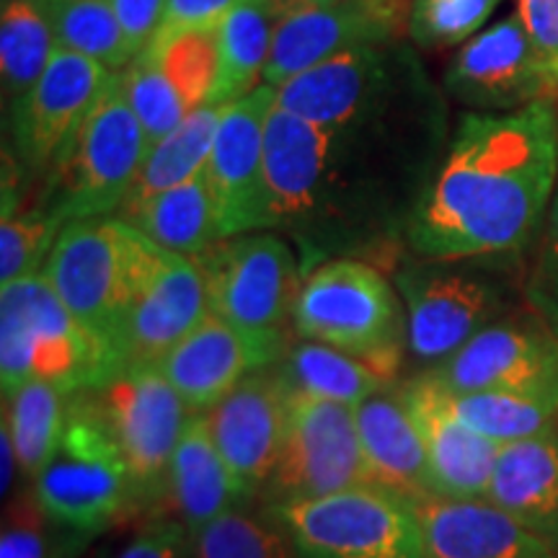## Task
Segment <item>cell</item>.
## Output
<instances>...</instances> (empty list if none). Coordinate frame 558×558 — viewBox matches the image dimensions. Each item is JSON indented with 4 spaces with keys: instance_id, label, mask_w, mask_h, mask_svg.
Listing matches in <instances>:
<instances>
[{
    "instance_id": "obj_13",
    "label": "cell",
    "mask_w": 558,
    "mask_h": 558,
    "mask_svg": "<svg viewBox=\"0 0 558 558\" xmlns=\"http://www.w3.org/2000/svg\"><path fill=\"white\" fill-rule=\"evenodd\" d=\"M450 264L424 262L396 271L407 311V349L429 369L497 324L501 311V288L494 279Z\"/></svg>"
},
{
    "instance_id": "obj_38",
    "label": "cell",
    "mask_w": 558,
    "mask_h": 558,
    "mask_svg": "<svg viewBox=\"0 0 558 558\" xmlns=\"http://www.w3.org/2000/svg\"><path fill=\"white\" fill-rule=\"evenodd\" d=\"M501 0H411L409 34L424 50H442L471 39Z\"/></svg>"
},
{
    "instance_id": "obj_28",
    "label": "cell",
    "mask_w": 558,
    "mask_h": 558,
    "mask_svg": "<svg viewBox=\"0 0 558 558\" xmlns=\"http://www.w3.org/2000/svg\"><path fill=\"white\" fill-rule=\"evenodd\" d=\"M222 111H226L222 104H202L184 117V122L169 137L160 140L156 148H150L143 166H140L130 197L124 199L117 215L143 205L145 199L156 197L160 192L184 184L194 173L205 169L209 153H213L215 135H218Z\"/></svg>"
},
{
    "instance_id": "obj_5",
    "label": "cell",
    "mask_w": 558,
    "mask_h": 558,
    "mask_svg": "<svg viewBox=\"0 0 558 558\" xmlns=\"http://www.w3.org/2000/svg\"><path fill=\"white\" fill-rule=\"evenodd\" d=\"M148 150V137L130 109L120 73H111L99 99L45 171L37 207L62 226L120 213Z\"/></svg>"
},
{
    "instance_id": "obj_15",
    "label": "cell",
    "mask_w": 558,
    "mask_h": 558,
    "mask_svg": "<svg viewBox=\"0 0 558 558\" xmlns=\"http://www.w3.org/2000/svg\"><path fill=\"white\" fill-rule=\"evenodd\" d=\"M445 90L476 111H518L558 99V78L541 60L520 13L465 41L445 73Z\"/></svg>"
},
{
    "instance_id": "obj_36",
    "label": "cell",
    "mask_w": 558,
    "mask_h": 558,
    "mask_svg": "<svg viewBox=\"0 0 558 558\" xmlns=\"http://www.w3.org/2000/svg\"><path fill=\"white\" fill-rule=\"evenodd\" d=\"M194 558H298L288 535L264 518H248L243 509L209 522L190 535Z\"/></svg>"
},
{
    "instance_id": "obj_30",
    "label": "cell",
    "mask_w": 558,
    "mask_h": 558,
    "mask_svg": "<svg viewBox=\"0 0 558 558\" xmlns=\"http://www.w3.org/2000/svg\"><path fill=\"white\" fill-rule=\"evenodd\" d=\"M68 399L65 390L41 380L3 396V422L11 429L21 473L32 484L60 448L68 424Z\"/></svg>"
},
{
    "instance_id": "obj_31",
    "label": "cell",
    "mask_w": 558,
    "mask_h": 558,
    "mask_svg": "<svg viewBox=\"0 0 558 558\" xmlns=\"http://www.w3.org/2000/svg\"><path fill=\"white\" fill-rule=\"evenodd\" d=\"M143 52L173 83L186 109L213 99L220 75L218 26H160Z\"/></svg>"
},
{
    "instance_id": "obj_14",
    "label": "cell",
    "mask_w": 558,
    "mask_h": 558,
    "mask_svg": "<svg viewBox=\"0 0 558 558\" xmlns=\"http://www.w3.org/2000/svg\"><path fill=\"white\" fill-rule=\"evenodd\" d=\"M275 88L262 83L241 101L228 104L205 166L218 215L220 241L269 230V190L264 166L267 120Z\"/></svg>"
},
{
    "instance_id": "obj_3",
    "label": "cell",
    "mask_w": 558,
    "mask_h": 558,
    "mask_svg": "<svg viewBox=\"0 0 558 558\" xmlns=\"http://www.w3.org/2000/svg\"><path fill=\"white\" fill-rule=\"evenodd\" d=\"M171 251L117 215L68 222L60 230L45 277L99 349L107 383L132 305L169 259Z\"/></svg>"
},
{
    "instance_id": "obj_40",
    "label": "cell",
    "mask_w": 558,
    "mask_h": 558,
    "mask_svg": "<svg viewBox=\"0 0 558 558\" xmlns=\"http://www.w3.org/2000/svg\"><path fill=\"white\" fill-rule=\"evenodd\" d=\"M47 518L37 499H13L5 509L3 533H0V558H52Z\"/></svg>"
},
{
    "instance_id": "obj_20",
    "label": "cell",
    "mask_w": 558,
    "mask_h": 558,
    "mask_svg": "<svg viewBox=\"0 0 558 558\" xmlns=\"http://www.w3.org/2000/svg\"><path fill=\"white\" fill-rule=\"evenodd\" d=\"M399 390L422 435L435 497L484 499L501 445L471 429L432 375L422 373Z\"/></svg>"
},
{
    "instance_id": "obj_23",
    "label": "cell",
    "mask_w": 558,
    "mask_h": 558,
    "mask_svg": "<svg viewBox=\"0 0 558 558\" xmlns=\"http://www.w3.org/2000/svg\"><path fill=\"white\" fill-rule=\"evenodd\" d=\"M373 484L411 501L435 497L422 435L401 390H380L354 409Z\"/></svg>"
},
{
    "instance_id": "obj_21",
    "label": "cell",
    "mask_w": 558,
    "mask_h": 558,
    "mask_svg": "<svg viewBox=\"0 0 558 558\" xmlns=\"http://www.w3.org/2000/svg\"><path fill=\"white\" fill-rule=\"evenodd\" d=\"M207 316L205 279L197 264L171 251L156 279L132 305L117 354V375L124 369L156 367Z\"/></svg>"
},
{
    "instance_id": "obj_37",
    "label": "cell",
    "mask_w": 558,
    "mask_h": 558,
    "mask_svg": "<svg viewBox=\"0 0 558 558\" xmlns=\"http://www.w3.org/2000/svg\"><path fill=\"white\" fill-rule=\"evenodd\" d=\"M65 228L41 207L13 209L0 222V288L45 271L60 230Z\"/></svg>"
},
{
    "instance_id": "obj_2",
    "label": "cell",
    "mask_w": 558,
    "mask_h": 558,
    "mask_svg": "<svg viewBox=\"0 0 558 558\" xmlns=\"http://www.w3.org/2000/svg\"><path fill=\"white\" fill-rule=\"evenodd\" d=\"M556 184V101L469 111L418 194L403 239L422 262L514 254L546 220Z\"/></svg>"
},
{
    "instance_id": "obj_12",
    "label": "cell",
    "mask_w": 558,
    "mask_h": 558,
    "mask_svg": "<svg viewBox=\"0 0 558 558\" xmlns=\"http://www.w3.org/2000/svg\"><path fill=\"white\" fill-rule=\"evenodd\" d=\"M277 13L264 83H282L360 45L401 39L407 0H271Z\"/></svg>"
},
{
    "instance_id": "obj_22",
    "label": "cell",
    "mask_w": 558,
    "mask_h": 558,
    "mask_svg": "<svg viewBox=\"0 0 558 558\" xmlns=\"http://www.w3.org/2000/svg\"><path fill=\"white\" fill-rule=\"evenodd\" d=\"M432 558H558V550L486 499L414 501Z\"/></svg>"
},
{
    "instance_id": "obj_4",
    "label": "cell",
    "mask_w": 558,
    "mask_h": 558,
    "mask_svg": "<svg viewBox=\"0 0 558 558\" xmlns=\"http://www.w3.org/2000/svg\"><path fill=\"white\" fill-rule=\"evenodd\" d=\"M292 329L300 339L352 354L388 380L407 354V311L396 288L354 256L329 259L305 275Z\"/></svg>"
},
{
    "instance_id": "obj_17",
    "label": "cell",
    "mask_w": 558,
    "mask_h": 558,
    "mask_svg": "<svg viewBox=\"0 0 558 558\" xmlns=\"http://www.w3.org/2000/svg\"><path fill=\"white\" fill-rule=\"evenodd\" d=\"M288 347L284 333L256 337L209 313L156 367L192 414H205L248 375L275 367Z\"/></svg>"
},
{
    "instance_id": "obj_33",
    "label": "cell",
    "mask_w": 558,
    "mask_h": 558,
    "mask_svg": "<svg viewBox=\"0 0 558 558\" xmlns=\"http://www.w3.org/2000/svg\"><path fill=\"white\" fill-rule=\"evenodd\" d=\"M58 50L52 26L37 0H3L0 16V70L5 99L19 101Z\"/></svg>"
},
{
    "instance_id": "obj_25",
    "label": "cell",
    "mask_w": 558,
    "mask_h": 558,
    "mask_svg": "<svg viewBox=\"0 0 558 558\" xmlns=\"http://www.w3.org/2000/svg\"><path fill=\"white\" fill-rule=\"evenodd\" d=\"M169 494L190 535L251 501L218 452L207 414H192L186 422L171 458Z\"/></svg>"
},
{
    "instance_id": "obj_24",
    "label": "cell",
    "mask_w": 558,
    "mask_h": 558,
    "mask_svg": "<svg viewBox=\"0 0 558 558\" xmlns=\"http://www.w3.org/2000/svg\"><path fill=\"white\" fill-rule=\"evenodd\" d=\"M484 499L558 550V432L501 445Z\"/></svg>"
},
{
    "instance_id": "obj_1",
    "label": "cell",
    "mask_w": 558,
    "mask_h": 558,
    "mask_svg": "<svg viewBox=\"0 0 558 558\" xmlns=\"http://www.w3.org/2000/svg\"><path fill=\"white\" fill-rule=\"evenodd\" d=\"M442 140V99L409 47L337 122H305L275 101L264 140L269 230L303 248V267L388 246L437 171Z\"/></svg>"
},
{
    "instance_id": "obj_16",
    "label": "cell",
    "mask_w": 558,
    "mask_h": 558,
    "mask_svg": "<svg viewBox=\"0 0 558 558\" xmlns=\"http://www.w3.org/2000/svg\"><path fill=\"white\" fill-rule=\"evenodd\" d=\"M424 373L458 393L492 390L558 403V333L543 320H497Z\"/></svg>"
},
{
    "instance_id": "obj_45",
    "label": "cell",
    "mask_w": 558,
    "mask_h": 558,
    "mask_svg": "<svg viewBox=\"0 0 558 558\" xmlns=\"http://www.w3.org/2000/svg\"><path fill=\"white\" fill-rule=\"evenodd\" d=\"M21 465H19V456L16 448H13L11 439V429L9 424L0 422V492H3V499H11L13 484H16Z\"/></svg>"
},
{
    "instance_id": "obj_41",
    "label": "cell",
    "mask_w": 558,
    "mask_h": 558,
    "mask_svg": "<svg viewBox=\"0 0 558 558\" xmlns=\"http://www.w3.org/2000/svg\"><path fill=\"white\" fill-rule=\"evenodd\" d=\"M117 558H194L192 538L181 522L158 520L137 533Z\"/></svg>"
},
{
    "instance_id": "obj_35",
    "label": "cell",
    "mask_w": 558,
    "mask_h": 558,
    "mask_svg": "<svg viewBox=\"0 0 558 558\" xmlns=\"http://www.w3.org/2000/svg\"><path fill=\"white\" fill-rule=\"evenodd\" d=\"M120 81L130 109L143 124L148 148H156L160 140L169 137L190 114L173 83L145 52H140L128 68L120 70Z\"/></svg>"
},
{
    "instance_id": "obj_8",
    "label": "cell",
    "mask_w": 558,
    "mask_h": 558,
    "mask_svg": "<svg viewBox=\"0 0 558 558\" xmlns=\"http://www.w3.org/2000/svg\"><path fill=\"white\" fill-rule=\"evenodd\" d=\"M32 494L52 525L75 535L101 533L137 501L128 463L83 393L68 399L65 435Z\"/></svg>"
},
{
    "instance_id": "obj_32",
    "label": "cell",
    "mask_w": 558,
    "mask_h": 558,
    "mask_svg": "<svg viewBox=\"0 0 558 558\" xmlns=\"http://www.w3.org/2000/svg\"><path fill=\"white\" fill-rule=\"evenodd\" d=\"M50 21L58 47L101 62L109 70L128 68L137 58L124 37L111 0H37Z\"/></svg>"
},
{
    "instance_id": "obj_34",
    "label": "cell",
    "mask_w": 558,
    "mask_h": 558,
    "mask_svg": "<svg viewBox=\"0 0 558 558\" xmlns=\"http://www.w3.org/2000/svg\"><path fill=\"white\" fill-rule=\"evenodd\" d=\"M445 390H448L456 414L478 435L499 445L520 442V439L538 437L556 429L558 403L554 401L518 393H492V390H471V393H458L450 388Z\"/></svg>"
},
{
    "instance_id": "obj_43",
    "label": "cell",
    "mask_w": 558,
    "mask_h": 558,
    "mask_svg": "<svg viewBox=\"0 0 558 558\" xmlns=\"http://www.w3.org/2000/svg\"><path fill=\"white\" fill-rule=\"evenodd\" d=\"M166 3L169 0H111L124 37L135 54L143 52L163 26Z\"/></svg>"
},
{
    "instance_id": "obj_42",
    "label": "cell",
    "mask_w": 558,
    "mask_h": 558,
    "mask_svg": "<svg viewBox=\"0 0 558 558\" xmlns=\"http://www.w3.org/2000/svg\"><path fill=\"white\" fill-rule=\"evenodd\" d=\"M518 13L541 60L558 78V0H518Z\"/></svg>"
},
{
    "instance_id": "obj_7",
    "label": "cell",
    "mask_w": 558,
    "mask_h": 558,
    "mask_svg": "<svg viewBox=\"0 0 558 558\" xmlns=\"http://www.w3.org/2000/svg\"><path fill=\"white\" fill-rule=\"evenodd\" d=\"M298 558H432L414 501L380 486L264 507Z\"/></svg>"
},
{
    "instance_id": "obj_9",
    "label": "cell",
    "mask_w": 558,
    "mask_h": 558,
    "mask_svg": "<svg viewBox=\"0 0 558 558\" xmlns=\"http://www.w3.org/2000/svg\"><path fill=\"white\" fill-rule=\"evenodd\" d=\"M375 486L352 407L290 393L275 469L259 492L264 507L324 499Z\"/></svg>"
},
{
    "instance_id": "obj_6",
    "label": "cell",
    "mask_w": 558,
    "mask_h": 558,
    "mask_svg": "<svg viewBox=\"0 0 558 558\" xmlns=\"http://www.w3.org/2000/svg\"><path fill=\"white\" fill-rule=\"evenodd\" d=\"M32 380L68 396L107 383V367L88 333L39 275L0 288V383L3 396Z\"/></svg>"
},
{
    "instance_id": "obj_44",
    "label": "cell",
    "mask_w": 558,
    "mask_h": 558,
    "mask_svg": "<svg viewBox=\"0 0 558 558\" xmlns=\"http://www.w3.org/2000/svg\"><path fill=\"white\" fill-rule=\"evenodd\" d=\"M239 0H169L163 26H220Z\"/></svg>"
},
{
    "instance_id": "obj_29",
    "label": "cell",
    "mask_w": 558,
    "mask_h": 558,
    "mask_svg": "<svg viewBox=\"0 0 558 558\" xmlns=\"http://www.w3.org/2000/svg\"><path fill=\"white\" fill-rule=\"evenodd\" d=\"M277 13L271 0H239L228 16L220 21V75L215 86L213 104L241 101L256 81L264 78L275 37Z\"/></svg>"
},
{
    "instance_id": "obj_26",
    "label": "cell",
    "mask_w": 558,
    "mask_h": 558,
    "mask_svg": "<svg viewBox=\"0 0 558 558\" xmlns=\"http://www.w3.org/2000/svg\"><path fill=\"white\" fill-rule=\"evenodd\" d=\"M117 218L143 230L166 251L190 256V259L205 254L220 241L218 215H215V199L205 169L184 184L160 192Z\"/></svg>"
},
{
    "instance_id": "obj_27",
    "label": "cell",
    "mask_w": 558,
    "mask_h": 558,
    "mask_svg": "<svg viewBox=\"0 0 558 558\" xmlns=\"http://www.w3.org/2000/svg\"><path fill=\"white\" fill-rule=\"evenodd\" d=\"M271 369L282 378L290 393L344 403L352 409L388 388V378L365 362L305 339L300 344H290Z\"/></svg>"
},
{
    "instance_id": "obj_39",
    "label": "cell",
    "mask_w": 558,
    "mask_h": 558,
    "mask_svg": "<svg viewBox=\"0 0 558 558\" xmlns=\"http://www.w3.org/2000/svg\"><path fill=\"white\" fill-rule=\"evenodd\" d=\"M525 295L535 316L558 333V184L543 220L541 246L525 282Z\"/></svg>"
},
{
    "instance_id": "obj_19",
    "label": "cell",
    "mask_w": 558,
    "mask_h": 558,
    "mask_svg": "<svg viewBox=\"0 0 558 558\" xmlns=\"http://www.w3.org/2000/svg\"><path fill=\"white\" fill-rule=\"evenodd\" d=\"M290 390L275 369L248 375L218 407L205 411L218 452L248 499L259 497L275 469Z\"/></svg>"
},
{
    "instance_id": "obj_11",
    "label": "cell",
    "mask_w": 558,
    "mask_h": 558,
    "mask_svg": "<svg viewBox=\"0 0 558 558\" xmlns=\"http://www.w3.org/2000/svg\"><path fill=\"white\" fill-rule=\"evenodd\" d=\"M81 393L128 463L137 501L163 497L173 450L192 416L163 373L158 367L124 369Z\"/></svg>"
},
{
    "instance_id": "obj_10",
    "label": "cell",
    "mask_w": 558,
    "mask_h": 558,
    "mask_svg": "<svg viewBox=\"0 0 558 558\" xmlns=\"http://www.w3.org/2000/svg\"><path fill=\"white\" fill-rule=\"evenodd\" d=\"M205 279L213 316L246 333H284L292 324L303 264L290 243L275 233H243L218 241L194 256Z\"/></svg>"
},
{
    "instance_id": "obj_18",
    "label": "cell",
    "mask_w": 558,
    "mask_h": 558,
    "mask_svg": "<svg viewBox=\"0 0 558 558\" xmlns=\"http://www.w3.org/2000/svg\"><path fill=\"white\" fill-rule=\"evenodd\" d=\"M111 70L78 52H52L39 81L13 101V153L29 173L50 169L68 137L99 99Z\"/></svg>"
}]
</instances>
